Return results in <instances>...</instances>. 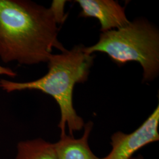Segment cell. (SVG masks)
<instances>
[{
  "mask_svg": "<svg viewBox=\"0 0 159 159\" xmlns=\"http://www.w3.org/2000/svg\"><path fill=\"white\" fill-rule=\"evenodd\" d=\"M50 8L25 0H0V58L23 65L47 63L53 48L66 49Z\"/></svg>",
  "mask_w": 159,
  "mask_h": 159,
  "instance_id": "obj_1",
  "label": "cell"
},
{
  "mask_svg": "<svg viewBox=\"0 0 159 159\" xmlns=\"http://www.w3.org/2000/svg\"><path fill=\"white\" fill-rule=\"evenodd\" d=\"M84 46H74L58 54H52L48 64L47 73L39 79L29 82H15L0 80V87L7 93L13 91L39 90L52 97L57 102L61 113L58 125L61 135L74 136L75 131L84 128V120L79 116L73 106V90L77 83L86 81L93 66L94 54L84 51Z\"/></svg>",
  "mask_w": 159,
  "mask_h": 159,
  "instance_id": "obj_2",
  "label": "cell"
},
{
  "mask_svg": "<svg viewBox=\"0 0 159 159\" xmlns=\"http://www.w3.org/2000/svg\"><path fill=\"white\" fill-rule=\"evenodd\" d=\"M85 53L102 52L114 62L124 65L139 63L143 69V81H151L159 73V31L148 20L137 18L125 27L102 33L98 42L84 48Z\"/></svg>",
  "mask_w": 159,
  "mask_h": 159,
  "instance_id": "obj_3",
  "label": "cell"
},
{
  "mask_svg": "<svg viewBox=\"0 0 159 159\" xmlns=\"http://www.w3.org/2000/svg\"><path fill=\"white\" fill-rule=\"evenodd\" d=\"M159 106L138 129L125 134L117 131L111 137V150L101 159H130L141 148L159 140Z\"/></svg>",
  "mask_w": 159,
  "mask_h": 159,
  "instance_id": "obj_4",
  "label": "cell"
},
{
  "mask_svg": "<svg viewBox=\"0 0 159 159\" xmlns=\"http://www.w3.org/2000/svg\"><path fill=\"white\" fill-rule=\"evenodd\" d=\"M81 9L80 17L95 18L100 24L102 33L120 29L130 23L125 9L114 0H77Z\"/></svg>",
  "mask_w": 159,
  "mask_h": 159,
  "instance_id": "obj_5",
  "label": "cell"
},
{
  "mask_svg": "<svg viewBox=\"0 0 159 159\" xmlns=\"http://www.w3.org/2000/svg\"><path fill=\"white\" fill-rule=\"evenodd\" d=\"M93 127L92 121L85 124L83 136L75 139L68 134L60 136L54 143L57 159H101L93 153L89 145V138Z\"/></svg>",
  "mask_w": 159,
  "mask_h": 159,
  "instance_id": "obj_6",
  "label": "cell"
},
{
  "mask_svg": "<svg viewBox=\"0 0 159 159\" xmlns=\"http://www.w3.org/2000/svg\"><path fill=\"white\" fill-rule=\"evenodd\" d=\"M16 159H57L55 144L40 138L21 141L17 144Z\"/></svg>",
  "mask_w": 159,
  "mask_h": 159,
  "instance_id": "obj_7",
  "label": "cell"
},
{
  "mask_svg": "<svg viewBox=\"0 0 159 159\" xmlns=\"http://www.w3.org/2000/svg\"><path fill=\"white\" fill-rule=\"evenodd\" d=\"M66 3V1L54 0L51 2L50 7H49L57 24H62L66 18L64 14V7Z\"/></svg>",
  "mask_w": 159,
  "mask_h": 159,
  "instance_id": "obj_8",
  "label": "cell"
},
{
  "mask_svg": "<svg viewBox=\"0 0 159 159\" xmlns=\"http://www.w3.org/2000/svg\"><path fill=\"white\" fill-rule=\"evenodd\" d=\"M0 75H6L9 77H14L17 75V73L14 71L11 68L3 67L0 65Z\"/></svg>",
  "mask_w": 159,
  "mask_h": 159,
  "instance_id": "obj_9",
  "label": "cell"
},
{
  "mask_svg": "<svg viewBox=\"0 0 159 159\" xmlns=\"http://www.w3.org/2000/svg\"><path fill=\"white\" fill-rule=\"evenodd\" d=\"M130 159H143V157L142 155H139L136 157H132Z\"/></svg>",
  "mask_w": 159,
  "mask_h": 159,
  "instance_id": "obj_10",
  "label": "cell"
}]
</instances>
